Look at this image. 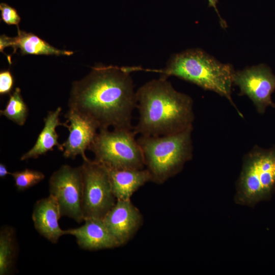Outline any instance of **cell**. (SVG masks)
Here are the masks:
<instances>
[{"label": "cell", "mask_w": 275, "mask_h": 275, "mask_svg": "<svg viewBox=\"0 0 275 275\" xmlns=\"http://www.w3.org/2000/svg\"><path fill=\"white\" fill-rule=\"evenodd\" d=\"M106 167L116 200H130L136 191L146 183L151 181L150 174L146 169Z\"/></svg>", "instance_id": "cell-15"}, {"label": "cell", "mask_w": 275, "mask_h": 275, "mask_svg": "<svg viewBox=\"0 0 275 275\" xmlns=\"http://www.w3.org/2000/svg\"><path fill=\"white\" fill-rule=\"evenodd\" d=\"M61 217L59 206L51 195L38 200L35 204L32 217L35 228L42 236L52 243H57L65 235L59 220Z\"/></svg>", "instance_id": "cell-13"}, {"label": "cell", "mask_w": 275, "mask_h": 275, "mask_svg": "<svg viewBox=\"0 0 275 275\" xmlns=\"http://www.w3.org/2000/svg\"><path fill=\"white\" fill-rule=\"evenodd\" d=\"M83 185L82 212L84 219L103 218L117 200L113 193L107 168L87 158L80 166Z\"/></svg>", "instance_id": "cell-7"}, {"label": "cell", "mask_w": 275, "mask_h": 275, "mask_svg": "<svg viewBox=\"0 0 275 275\" xmlns=\"http://www.w3.org/2000/svg\"><path fill=\"white\" fill-rule=\"evenodd\" d=\"M135 136L133 129H100L89 150L94 160L107 167L144 169L143 152Z\"/></svg>", "instance_id": "cell-5"}, {"label": "cell", "mask_w": 275, "mask_h": 275, "mask_svg": "<svg viewBox=\"0 0 275 275\" xmlns=\"http://www.w3.org/2000/svg\"><path fill=\"white\" fill-rule=\"evenodd\" d=\"M159 72L161 76H176L225 97L243 117L232 98L235 72L232 65L221 63L200 48H192L172 55Z\"/></svg>", "instance_id": "cell-3"}, {"label": "cell", "mask_w": 275, "mask_h": 275, "mask_svg": "<svg viewBox=\"0 0 275 275\" xmlns=\"http://www.w3.org/2000/svg\"><path fill=\"white\" fill-rule=\"evenodd\" d=\"M14 85V78L9 70H4L0 72V94H10Z\"/></svg>", "instance_id": "cell-21"}, {"label": "cell", "mask_w": 275, "mask_h": 275, "mask_svg": "<svg viewBox=\"0 0 275 275\" xmlns=\"http://www.w3.org/2000/svg\"><path fill=\"white\" fill-rule=\"evenodd\" d=\"M62 111L61 107H58L54 111H49L44 119V125L40 132L33 147L21 157L22 161L32 158H37L53 150L57 146L62 151L61 144L58 142L59 135L56 128L60 125L66 126V123H61L60 115Z\"/></svg>", "instance_id": "cell-16"}, {"label": "cell", "mask_w": 275, "mask_h": 275, "mask_svg": "<svg viewBox=\"0 0 275 275\" xmlns=\"http://www.w3.org/2000/svg\"><path fill=\"white\" fill-rule=\"evenodd\" d=\"M18 28L16 37H10L5 35L0 37V51L5 48L12 47L13 53L19 49L21 53L33 55H55L69 56L73 53L70 50L59 49L45 41L35 34L21 31Z\"/></svg>", "instance_id": "cell-14"}, {"label": "cell", "mask_w": 275, "mask_h": 275, "mask_svg": "<svg viewBox=\"0 0 275 275\" xmlns=\"http://www.w3.org/2000/svg\"><path fill=\"white\" fill-rule=\"evenodd\" d=\"M207 1L208 2L209 7H212L214 9L215 12L217 13V14L219 19V23L221 26L224 29L227 28V24L226 22L221 17L217 10V3L218 2V0H207Z\"/></svg>", "instance_id": "cell-22"}, {"label": "cell", "mask_w": 275, "mask_h": 275, "mask_svg": "<svg viewBox=\"0 0 275 275\" xmlns=\"http://www.w3.org/2000/svg\"><path fill=\"white\" fill-rule=\"evenodd\" d=\"M131 67L98 65L72 83L68 105L90 119L98 129H133L132 115L136 108Z\"/></svg>", "instance_id": "cell-1"}, {"label": "cell", "mask_w": 275, "mask_h": 275, "mask_svg": "<svg viewBox=\"0 0 275 275\" xmlns=\"http://www.w3.org/2000/svg\"><path fill=\"white\" fill-rule=\"evenodd\" d=\"M49 195L57 200L61 216L78 223L84 221L82 212L83 185L80 166L63 164L54 171L49 180Z\"/></svg>", "instance_id": "cell-8"}, {"label": "cell", "mask_w": 275, "mask_h": 275, "mask_svg": "<svg viewBox=\"0 0 275 275\" xmlns=\"http://www.w3.org/2000/svg\"><path fill=\"white\" fill-rule=\"evenodd\" d=\"M84 225L65 230V234L74 236L78 246L89 251L110 249L120 246L109 232L103 219L88 218Z\"/></svg>", "instance_id": "cell-12"}, {"label": "cell", "mask_w": 275, "mask_h": 275, "mask_svg": "<svg viewBox=\"0 0 275 275\" xmlns=\"http://www.w3.org/2000/svg\"><path fill=\"white\" fill-rule=\"evenodd\" d=\"M1 20L9 25H16L17 26L21 18L16 10L6 3L0 4Z\"/></svg>", "instance_id": "cell-20"}, {"label": "cell", "mask_w": 275, "mask_h": 275, "mask_svg": "<svg viewBox=\"0 0 275 275\" xmlns=\"http://www.w3.org/2000/svg\"><path fill=\"white\" fill-rule=\"evenodd\" d=\"M28 113V107L18 87L10 94L5 108L0 111L1 116H5L19 126H23L25 123Z\"/></svg>", "instance_id": "cell-18"}, {"label": "cell", "mask_w": 275, "mask_h": 275, "mask_svg": "<svg viewBox=\"0 0 275 275\" xmlns=\"http://www.w3.org/2000/svg\"><path fill=\"white\" fill-rule=\"evenodd\" d=\"M275 188V146H255L244 157L238 181L240 201L253 204L268 197Z\"/></svg>", "instance_id": "cell-6"}, {"label": "cell", "mask_w": 275, "mask_h": 275, "mask_svg": "<svg viewBox=\"0 0 275 275\" xmlns=\"http://www.w3.org/2000/svg\"><path fill=\"white\" fill-rule=\"evenodd\" d=\"M139 118L135 134L158 136L177 133L193 127V100L177 91L167 78L160 76L136 91Z\"/></svg>", "instance_id": "cell-2"}, {"label": "cell", "mask_w": 275, "mask_h": 275, "mask_svg": "<svg viewBox=\"0 0 275 275\" xmlns=\"http://www.w3.org/2000/svg\"><path fill=\"white\" fill-rule=\"evenodd\" d=\"M11 173H10L7 167L3 163H0V177L3 178L7 176L8 175H11Z\"/></svg>", "instance_id": "cell-23"}, {"label": "cell", "mask_w": 275, "mask_h": 275, "mask_svg": "<svg viewBox=\"0 0 275 275\" xmlns=\"http://www.w3.org/2000/svg\"><path fill=\"white\" fill-rule=\"evenodd\" d=\"M233 82L239 88L240 95H246L252 101L258 113L263 114L268 106L275 107L271 99L275 90V75L266 64L235 71Z\"/></svg>", "instance_id": "cell-9"}, {"label": "cell", "mask_w": 275, "mask_h": 275, "mask_svg": "<svg viewBox=\"0 0 275 275\" xmlns=\"http://www.w3.org/2000/svg\"><path fill=\"white\" fill-rule=\"evenodd\" d=\"M121 246L127 243L141 227L143 218L131 200H117L102 218Z\"/></svg>", "instance_id": "cell-10"}, {"label": "cell", "mask_w": 275, "mask_h": 275, "mask_svg": "<svg viewBox=\"0 0 275 275\" xmlns=\"http://www.w3.org/2000/svg\"><path fill=\"white\" fill-rule=\"evenodd\" d=\"M15 185L19 191H23L42 181L44 174L40 171L25 169L22 171L11 173Z\"/></svg>", "instance_id": "cell-19"}, {"label": "cell", "mask_w": 275, "mask_h": 275, "mask_svg": "<svg viewBox=\"0 0 275 275\" xmlns=\"http://www.w3.org/2000/svg\"><path fill=\"white\" fill-rule=\"evenodd\" d=\"M18 253L14 229L8 226L0 232V274H11L14 269Z\"/></svg>", "instance_id": "cell-17"}, {"label": "cell", "mask_w": 275, "mask_h": 275, "mask_svg": "<svg viewBox=\"0 0 275 275\" xmlns=\"http://www.w3.org/2000/svg\"><path fill=\"white\" fill-rule=\"evenodd\" d=\"M67 119L65 127L69 131L67 140L61 144L63 156L66 158L74 159L81 155L86 159L85 152L89 150L99 129L90 119L72 109H69L65 115Z\"/></svg>", "instance_id": "cell-11"}, {"label": "cell", "mask_w": 275, "mask_h": 275, "mask_svg": "<svg viewBox=\"0 0 275 275\" xmlns=\"http://www.w3.org/2000/svg\"><path fill=\"white\" fill-rule=\"evenodd\" d=\"M193 127L162 136L141 135L137 139L151 181L164 183L178 173L193 156Z\"/></svg>", "instance_id": "cell-4"}]
</instances>
